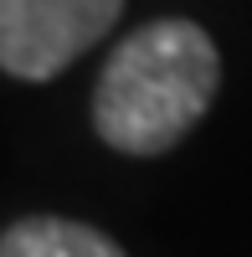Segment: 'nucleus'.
I'll return each mask as SVG.
<instances>
[{"label":"nucleus","mask_w":252,"mask_h":257,"mask_svg":"<svg viewBox=\"0 0 252 257\" xmlns=\"http://www.w3.org/2000/svg\"><path fill=\"white\" fill-rule=\"evenodd\" d=\"M221 57L206 26L165 16L118 41L93 88V128L118 155H165L206 118Z\"/></svg>","instance_id":"f257e3e1"},{"label":"nucleus","mask_w":252,"mask_h":257,"mask_svg":"<svg viewBox=\"0 0 252 257\" xmlns=\"http://www.w3.org/2000/svg\"><path fill=\"white\" fill-rule=\"evenodd\" d=\"M123 0H0V67L16 82H47L98 47Z\"/></svg>","instance_id":"f03ea898"},{"label":"nucleus","mask_w":252,"mask_h":257,"mask_svg":"<svg viewBox=\"0 0 252 257\" xmlns=\"http://www.w3.org/2000/svg\"><path fill=\"white\" fill-rule=\"evenodd\" d=\"M0 257H123V247L88 221L67 216H21L0 237Z\"/></svg>","instance_id":"7ed1b4c3"}]
</instances>
